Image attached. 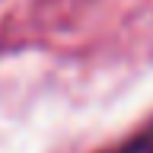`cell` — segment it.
Instances as JSON below:
<instances>
[{
    "label": "cell",
    "instance_id": "6da1fadb",
    "mask_svg": "<svg viewBox=\"0 0 153 153\" xmlns=\"http://www.w3.org/2000/svg\"><path fill=\"white\" fill-rule=\"evenodd\" d=\"M99 153H153V121H147L140 131H134L131 137H124L115 147H105Z\"/></svg>",
    "mask_w": 153,
    "mask_h": 153
}]
</instances>
